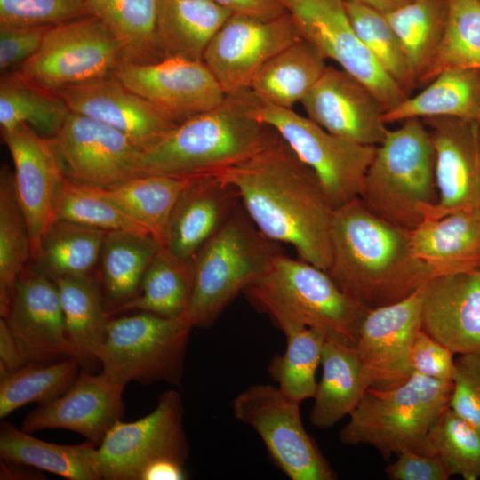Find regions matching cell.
Returning a JSON list of instances; mask_svg holds the SVG:
<instances>
[{
	"label": "cell",
	"mask_w": 480,
	"mask_h": 480,
	"mask_svg": "<svg viewBox=\"0 0 480 480\" xmlns=\"http://www.w3.org/2000/svg\"><path fill=\"white\" fill-rule=\"evenodd\" d=\"M213 175L236 188L266 237L291 244L300 260L327 270L334 209L315 173L279 135L257 154Z\"/></svg>",
	"instance_id": "obj_1"
},
{
	"label": "cell",
	"mask_w": 480,
	"mask_h": 480,
	"mask_svg": "<svg viewBox=\"0 0 480 480\" xmlns=\"http://www.w3.org/2000/svg\"><path fill=\"white\" fill-rule=\"evenodd\" d=\"M326 272L368 310L410 297L435 276L414 256L409 231L377 217L359 197L333 211Z\"/></svg>",
	"instance_id": "obj_2"
},
{
	"label": "cell",
	"mask_w": 480,
	"mask_h": 480,
	"mask_svg": "<svg viewBox=\"0 0 480 480\" xmlns=\"http://www.w3.org/2000/svg\"><path fill=\"white\" fill-rule=\"evenodd\" d=\"M252 92L226 95L217 107L167 131L141 151L142 175H212L257 154L278 137L250 112Z\"/></svg>",
	"instance_id": "obj_3"
},
{
	"label": "cell",
	"mask_w": 480,
	"mask_h": 480,
	"mask_svg": "<svg viewBox=\"0 0 480 480\" xmlns=\"http://www.w3.org/2000/svg\"><path fill=\"white\" fill-rule=\"evenodd\" d=\"M284 335L304 327L355 347L368 309L344 293L325 270L281 252L243 292Z\"/></svg>",
	"instance_id": "obj_4"
},
{
	"label": "cell",
	"mask_w": 480,
	"mask_h": 480,
	"mask_svg": "<svg viewBox=\"0 0 480 480\" xmlns=\"http://www.w3.org/2000/svg\"><path fill=\"white\" fill-rule=\"evenodd\" d=\"M359 199L377 217L407 231L428 219L438 191L435 148L421 119H406L388 131L376 146Z\"/></svg>",
	"instance_id": "obj_5"
},
{
	"label": "cell",
	"mask_w": 480,
	"mask_h": 480,
	"mask_svg": "<svg viewBox=\"0 0 480 480\" xmlns=\"http://www.w3.org/2000/svg\"><path fill=\"white\" fill-rule=\"evenodd\" d=\"M452 388V381L415 372L393 388H367L340 431V440L345 444L372 446L386 459L406 450L435 453L428 433L449 407Z\"/></svg>",
	"instance_id": "obj_6"
},
{
	"label": "cell",
	"mask_w": 480,
	"mask_h": 480,
	"mask_svg": "<svg viewBox=\"0 0 480 480\" xmlns=\"http://www.w3.org/2000/svg\"><path fill=\"white\" fill-rule=\"evenodd\" d=\"M253 224L242 204L193 260L194 287L181 316L192 328L211 327L254 283L279 252Z\"/></svg>",
	"instance_id": "obj_7"
},
{
	"label": "cell",
	"mask_w": 480,
	"mask_h": 480,
	"mask_svg": "<svg viewBox=\"0 0 480 480\" xmlns=\"http://www.w3.org/2000/svg\"><path fill=\"white\" fill-rule=\"evenodd\" d=\"M192 327L180 316L147 311L109 318L98 353L102 372L125 382L180 387Z\"/></svg>",
	"instance_id": "obj_8"
},
{
	"label": "cell",
	"mask_w": 480,
	"mask_h": 480,
	"mask_svg": "<svg viewBox=\"0 0 480 480\" xmlns=\"http://www.w3.org/2000/svg\"><path fill=\"white\" fill-rule=\"evenodd\" d=\"M250 112L272 127L312 170L333 209L359 197L376 146L334 135L292 108L260 101L252 92Z\"/></svg>",
	"instance_id": "obj_9"
},
{
	"label": "cell",
	"mask_w": 480,
	"mask_h": 480,
	"mask_svg": "<svg viewBox=\"0 0 480 480\" xmlns=\"http://www.w3.org/2000/svg\"><path fill=\"white\" fill-rule=\"evenodd\" d=\"M121 63L116 37L100 19L85 15L52 26L20 71L56 92L112 76Z\"/></svg>",
	"instance_id": "obj_10"
},
{
	"label": "cell",
	"mask_w": 480,
	"mask_h": 480,
	"mask_svg": "<svg viewBox=\"0 0 480 480\" xmlns=\"http://www.w3.org/2000/svg\"><path fill=\"white\" fill-rule=\"evenodd\" d=\"M183 415L181 396L171 389L160 395L148 415L132 422L117 420L97 446L101 479L141 480L146 468L161 460L185 465L189 444Z\"/></svg>",
	"instance_id": "obj_11"
},
{
	"label": "cell",
	"mask_w": 480,
	"mask_h": 480,
	"mask_svg": "<svg viewBox=\"0 0 480 480\" xmlns=\"http://www.w3.org/2000/svg\"><path fill=\"white\" fill-rule=\"evenodd\" d=\"M235 418L262 439L275 464L292 480H334L336 473L306 431L300 404L273 385L254 384L232 401Z\"/></svg>",
	"instance_id": "obj_12"
},
{
	"label": "cell",
	"mask_w": 480,
	"mask_h": 480,
	"mask_svg": "<svg viewBox=\"0 0 480 480\" xmlns=\"http://www.w3.org/2000/svg\"><path fill=\"white\" fill-rule=\"evenodd\" d=\"M300 36L365 84L385 112L409 95L384 71L353 29L343 0H281Z\"/></svg>",
	"instance_id": "obj_13"
},
{
	"label": "cell",
	"mask_w": 480,
	"mask_h": 480,
	"mask_svg": "<svg viewBox=\"0 0 480 480\" xmlns=\"http://www.w3.org/2000/svg\"><path fill=\"white\" fill-rule=\"evenodd\" d=\"M300 38L288 12L270 20L232 14L209 43L203 61L226 95L239 94L250 90L274 56Z\"/></svg>",
	"instance_id": "obj_14"
},
{
	"label": "cell",
	"mask_w": 480,
	"mask_h": 480,
	"mask_svg": "<svg viewBox=\"0 0 480 480\" xmlns=\"http://www.w3.org/2000/svg\"><path fill=\"white\" fill-rule=\"evenodd\" d=\"M51 147L65 176L108 188L141 176V150L116 129L75 112L69 113Z\"/></svg>",
	"instance_id": "obj_15"
},
{
	"label": "cell",
	"mask_w": 480,
	"mask_h": 480,
	"mask_svg": "<svg viewBox=\"0 0 480 480\" xmlns=\"http://www.w3.org/2000/svg\"><path fill=\"white\" fill-rule=\"evenodd\" d=\"M113 76L178 124L226 98L204 61L166 58L144 64L122 63Z\"/></svg>",
	"instance_id": "obj_16"
},
{
	"label": "cell",
	"mask_w": 480,
	"mask_h": 480,
	"mask_svg": "<svg viewBox=\"0 0 480 480\" xmlns=\"http://www.w3.org/2000/svg\"><path fill=\"white\" fill-rule=\"evenodd\" d=\"M422 288L401 301L369 310L364 316L355 348L365 389L393 388L412 376L410 354L421 330Z\"/></svg>",
	"instance_id": "obj_17"
},
{
	"label": "cell",
	"mask_w": 480,
	"mask_h": 480,
	"mask_svg": "<svg viewBox=\"0 0 480 480\" xmlns=\"http://www.w3.org/2000/svg\"><path fill=\"white\" fill-rule=\"evenodd\" d=\"M4 318L28 362L77 357L66 329L58 287L34 268H24Z\"/></svg>",
	"instance_id": "obj_18"
},
{
	"label": "cell",
	"mask_w": 480,
	"mask_h": 480,
	"mask_svg": "<svg viewBox=\"0 0 480 480\" xmlns=\"http://www.w3.org/2000/svg\"><path fill=\"white\" fill-rule=\"evenodd\" d=\"M300 103L314 123L362 145H380L388 131L378 98L343 69L327 66Z\"/></svg>",
	"instance_id": "obj_19"
},
{
	"label": "cell",
	"mask_w": 480,
	"mask_h": 480,
	"mask_svg": "<svg viewBox=\"0 0 480 480\" xmlns=\"http://www.w3.org/2000/svg\"><path fill=\"white\" fill-rule=\"evenodd\" d=\"M125 386L104 372L92 375L83 370L63 395L31 411L20 428L28 433L49 428L71 430L98 446L124 413Z\"/></svg>",
	"instance_id": "obj_20"
},
{
	"label": "cell",
	"mask_w": 480,
	"mask_h": 480,
	"mask_svg": "<svg viewBox=\"0 0 480 480\" xmlns=\"http://www.w3.org/2000/svg\"><path fill=\"white\" fill-rule=\"evenodd\" d=\"M421 120L429 128L436 154L438 203L428 219L460 210L480 212V126L457 117Z\"/></svg>",
	"instance_id": "obj_21"
},
{
	"label": "cell",
	"mask_w": 480,
	"mask_h": 480,
	"mask_svg": "<svg viewBox=\"0 0 480 480\" xmlns=\"http://www.w3.org/2000/svg\"><path fill=\"white\" fill-rule=\"evenodd\" d=\"M3 137L13 161L16 195L30 235L31 258L35 259L43 236L54 221L66 176L49 140L28 125L20 124Z\"/></svg>",
	"instance_id": "obj_22"
},
{
	"label": "cell",
	"mask_w": 480,
	"mask_h": 480,
	"mask_svg": "<svg viewBox=\"0 0 480 480\" xmlns=\"http://www.w3.org/2000/svg\"><path fill=\"white\" fill-rule=\"evenodd\" d=\"M55 93L66 102L71 112L116 129L141 151L178 124L113 76Z\"/></svg>",
	"instance_id": "obj_23"
},
{
	"label": "cell",
	"mask_w": 480,
	"mask_h": 480,
	"mask_svg": "<svg viewBox=\"0 0 480 480\" xmlns=\"http://www.w3.org/2000/svg\"><path fill=\"white\" fill-rule=\"evenodd\" d=\"M421 329L454 355L480 353V270L431 278L422 288Z\"/></svg>",
	"instance_id": "obj_24"
},
{
	"label": "cell",
	"mask_w": 480,
	"mask_h": 480,
	"mask_svg": "<svg viewBox=\"0 0 480 480\" xmlns=\"http://www.w3.org/2000/svg\"><path fill=\"white\" fill-rule=\"evenodd\" d=\"M240 204L236 188L218 176L195 178L172 209L163 248L180 260L193 262Z\"/></svg>",
	"instance_id": "obj_25"
},
{
	"label": "cell",
	"mask_w": 480,
	"mask_h": 480,
	"mask_svg": "<svg viewBox=\"0 0 480 480\" xmlns=\"http://www.w3.org/2000/svg\"><path fill=\"white\" fill-rule=\"evenodd\" d=\"M411 249L435 276L480 270V212L460 210L409 231Z\"/></svg>",
	"instance_id": "obj_26"
},
{
	"label": "cell",
	"mask_w": 480,
	"mask_h": 480,
	"mask_svg": "<svg viewBox=\"0 0 480 480\" xmlns=\"http://www.w3.org/2000/svg\"><path fill=\"white\" fill-rule=\"evenodd\" d=\"M230 15L213 0H157L156 46L159 59L203 61L209 43Z\"/></svg>",
	"instance_id": "obj_27"
},
{
	"label": "cell",
	"mask_w": 480,
	"mask_h": 480,
	"mask_svg": "<svg viewBox=\"0 0 480 480\" xmlns=\"http://www.w3.org/2000/svg\"><path fill=\"white\" fill-rule=\"evenodd\" d=\"M321 365L322 377L317 384L309 420L316 428L326 429L349 416L365 388L355 347L326 340Z\"/></svg>",
	"instance_id": "obj_28"
},
{
	"label": "cell",
	"mask_w": 480,
	"mask_h": 480,
	"mask_svg": "<svg viewBox=\"0 0 480 480\" xmlns=\"http://www.w3.org/2000/svg\"><path fill=\"white\" fill-rule=\"evenodd\" d=\"M325 59L302 37L274 56L255 76L250 90L261 102L292 108L318 81Z\"/></svg>",
	"instance_id": "obj_29"
},
{
	"label": "cell",
	"mask_w": 480,
	"mask_h": 480,
	"mask_svg": "<svg viewBox=\"0 0 480 480\" xmlns=\"http://www.w3.org/2000/svg\"><path fill=\"white\" fill-rule=\"evenodd\" d=\"M97 445L86 440L76 445L49 443L12 423L0 428L1 460L22 463L68 480H100L96 464Z\"/></svg>",
	"instance_id": "obj_30"
},
{
	"label": "cell",
	"mask_w": 480,
	"mask_h": 480,
	"mask_svg": "<svg viewBox=\"0 0 480 480\" xmlns=\"http://www.w3.org/2000/svg\"><path fill=\"white\" fill-rule=\"evenodd\" d=\"M480 102V71L446 69L420 93L384 113L386 124L409 118L457 117L475 120Z\"/></svg>",
	"instance_id": "obj_31"
},
{
	"label": "cell",
	"mask_w": 480,
	"mask_h": 480,
	"mask_svg": "<svg viewBox=\"0 0 480 480\" xmlns=\"http://www.w3.org/2000/svg\"><path fill=\"white\" fill-rule=\"evenodd\" d=\"M52 280L58 287L67 332L80 364L98 361L110 318L99 283L91 275Z\"/></svg>",
	"instance_id": "obj_32"
},
{
	"label": "cell",
	"mask_w": 480,
	"mask_h": 480,
	"mask_svg": "<svg viewBox=\"0 0 480 480\" xmlns=\"http://www.w3.org/2000/svg\"><path fill=\"white\" fill-rule=\"evenodd\" d=\"M195 178L141 175L100 188L164 247L172 209L182 190Z\"/></svg>",
	"instance_id": "obj_33"
},
{
	"label": "cell",
	"mask_w": 480,
	"mask_h": 480,
	"mask_svg": "<svg viewBox=\"0 0 480 480\" xmlns=\"http://www.w3.org/2000/svg\"><path fill=\"white\" fill-rule=\"evenodd\" d=\"M160 248L150 235L107 232L100 257L108 315L138 293L143 275Z\"/></svg>",
	"instance_id": "obj_34"
},
{
	"label": "cell",
	"mask_w": 480,
	"mask_h": 480,
	"mask_svg": "<svg viewBox=\"0 0 480 480\" xmlns=\"http://www.w3.org/2000/svg\"><path fill=\"white\" fill-rule=\"evenodd\" d=\"M69 113L66 102L57 93L32 83L20 71L1 79L2 133L27 124L40 136L51 139L60 130Z\"/></svg>",
	"instance_id": "obj_35"
},
{
	"label": "cell",
	"mask_w": 480,
	"mask_h": 480,
	"mask_svg": "<svg viewBox=\"0 0 480 480\" xmlns=\"http://www.w3.org/2000/svg\"><path fill=\"white\" fill-rule=\"evenodd\" d=\"M86 5L88 14L100 19L116 37L122 63L160 60L156 46L157 0H86Z\"/></svg>",
	"instance_id": "obj_36"
},
{
	"label": "cell",
	"mask_w": 480,
	"mask_h": 480,
	"mask_svg": "<svg viewBox=\"0 0 480 480\" xmlns=\"http://www.w3.org/2000/svg\"><path fill=\"white\" fill-rule=\"evenodd\" d=\"M193 287V262L180 260L161 247L147 268L138 293L108 316L139 310L180 316L190 301Z\"/></svg>",
	"instance_id": "obj_37"
},
{
	"label": "cell",
	"mask_w": 480,
	"mask_h": 480,
	"mask_svg": "<svg viewBox=\"0 0 480 480\" xmlns=\"http://www.w3.org/2000/svg\"><path fill=\"white\" fill-rule=\"evenodd\" d=\"M107 232L55 220L41 239L35 268L51 279L88 276L101 254Z\"/></svg>",
	"instance_id": "obj_38"
},
{
	"label": "cell",
	"mask_w": 480,
	"mask_h": 480,
	"mask_svg": "<svg viewBox=\"0 0 480 480\" xmlns=\"http://www.w3.org/2000/svg\"><path fill=\"white\" fill-rule=\"evenodd\" d=\"M447 12L448 0H410L385 14L398 37L417 84L441 44Z\"/></svg>",
	"instance_id": "obj_39"
},
{
	"label": "cell",
	"mask_w": 480,
	"mask_h": 480,
	"mask_svg": "<svg viewBox=\"0 0 480 480\" xmlns=\"http://www.w3.org/2000/svg\"><path fill=\"white\" fill-rule=\"evenodd\" d=\"M31 256L28 228L20 206L14 174L4 165L0 174V315L8 314L16 284Z\"/></svg>",
	"instance_id": "obj_40"
},
{
	"label": "cell",
	"mask_w": 480,
	"mask_h": 480,
	"mask_svg": "<svg viewBox=\"0 0 480 480\" xmlns=\"http://www.w3.org/2000/svg\"><path fill=\"white\" fill-rule=\"evenodd\" d=\"M80 362L68 357L57 363L29 362L0 380V418L29 403L47 404L63 395L75 382Z\"/></svg>",
	"instance_id": "obj_41"
},
{
	"label": "cell",
	"mask_w": 480,
	"mask_h": 480,
	"mask_svg": "<svg viewBox=\"0 0 480 480\" xmlns=\"http://www.w3.org/2000/svg\"><path fill=\"white\" fill-rule=\"evenodd\" d=\"M446 69L480 71V0H448L444 36L419 84Z\"/></svg>",
	"instance_id": "obj_42"
},
{
	"label": "cell",
	"mask_w": 480,
	"mask_h": 480,
	"mask_svg": "<svg viewBox=\"0 0 480 480\" xmlns=\"http://www.w3.org/2000/svg\"><path fill=\"white\" fill-rule=\"evenodd\" d=\"M343 3L357 36L384 71L410 96L417 82L385 14L357 0H343Z\"/></svg>",
	"instance_id": "obj_43"
},
{
	"label": "cell",
	"mask_w": 480,
	"mask_h": 480,
	"mask_svg": "<svg viewBox=\"0 0 480 480\" xmlns=\"http://www.w3.org/2000/svg\"><path fill=\"white\" fill-rule=\"evenodd\" d=\"M285 337V351L283 356L273 359L269 372L282 393L300 404L316 395L318 384L316 372L321 364L326 340L308 327L292 331Z\"/></svg>",
	"instance_id": "obj_44"
},
{
	"label": "cell",
	"mask_w": 480,
	"mask_h": 480,
	"mask_svg": "<svg viewBox=\"0 0 480 480\" xmlns=\"http://www.w3.org/2000/svg\"><path fill=\"white\" fill-rule=\"evenodd\" d=\"M55 220H67L105 231H148L119 207L99 187L66 177L60 191Z\"/></svg>",
	"instance_id": "obj_45"
},
{
	"label": "cell",
	"mask_w": 480,
	"mask_h": 480,
	"mask_svg": "<svg viewBox=\"0 0 480 480\" xmlns=\"http://www.w3.org/2000/svg\"><path fill=\"white\" fill-rule=\"evenodd\" d=\"M428 437L435 453L452 476L465 480L480 479V430L449 407L432 425Z\"/></svg>",
	"instance_id": "obj_46"
},
{
	"label": "cell",
	"mask_w": 480,
	"mask_h": 480,
	"mask_svg": "<svg viewBox=\"0 0 480 480\" xmlns=\"http://www.w3.org/2000/svg\"><path fill=\"white\" fill-rule=\"evenodd\" d=\"M85 15L86 0H0V25L53 26Z\"/></svg>",
	"instance_id": "obj_47"
},
{
	"label": "cell",
	"mask_w": 480,
	"mask_h": 480,
	"mask_svg": "<svg viewBox=\"0 0 480 480\" xmlns=\"http://www.w3.org/2000/svg\"><path fill=\"white\" fill-rule=\"evenodd\" d=\"M454 365L449 408L480 430V353L459 355Z\"/></svg>",
	"instance_id": "obj_48"
},
{
	"label": "cell",
	"mask_w": 480,
	"mask_h": 480,
	"mask_svg": "<svg viewBox=\"0 0 480 480\" xmlns=\"http://www.w3.org/2000/svg\"><path fill=\"white\" fill-rule=\"evenodd\" d=\"M454 354L422 329L417 333L410 354L412 372L441 380L452 381Z\"/></svg>",
	"instance_id": "obj_49"
},
{
	"label": "cell",
	"mask_w": 480,
	"mask_h": 480,
	"mask_svg": "<svg viewBox=\"0 0 480 480\" xmlns=\"http://www.w3.org/2000/svg\"><path fill=\"white\" fill-rule=\"evenodd\" d=\"M52 26L16 27L0 25V69L24 63L40 47Z\"/></svg>",
	"instance_id": "obj_50"
},
{
	"label": "cell",
	"mask_w": 480,
	"mask_h": 480,
	"mask_svg": "<svg viewBox=\"0 0 480 480\" xmlns=\"http://www.w3.org/2000/svg\"><path fill=\"white\" fill-rule=\"evenodd\" d=\"M391 480H448L452 475L436 453L424 454L403 451L397 459L386 468Z\"/></svg>",
	"instance_id": "obj_51"
},
{
	"label": "cell",
	"mask_w": 480,
	"mask_h": 480,
	"mask_svg": "<svg viewBox=\"0 0 480 480\" xmlns=\"http://www.w3.org/2000/svg\"><path fill=\"white\" fill-rule=\"evenodd\" d=\"M232 14L270 20L281 17L287 11L281 0H213Z\"/></svg>",
	"instance_id": "obj_52"
},
{
	"label": "cell",
	"mask_w": 480,
	"mask_h": 480,
	"mask_svg": "<svg viewBox=\"0 0 480 480\" xmlns=\"http://www.w3.org/2000/svg\"><path fill=\"white\" fill-rule=\"evenodd\" d=\"M4 318L0 319V380L28 364Z\"/></svg>",
	"instance_id": "obj_53"
},
{
	"label": "cell",
	"mask_w": 480,
	"mask_h": 480,
	"mask_svg": "<svg viewBox=\"0 0 480 480\" xmlns=\"http://www.w3.org/2000/svg\"><path fill=\"white\" fill-rule=\"evenodd\" d=\"M186 476L184 465L172 460H161L148 467L141 480H183Z\"/></svg>",
	"instance_id": "obj_54"
},
{
	"label": "cell",
	"mask_w": 480,
	"mask_h": 480,
	"mask_svg": "<svg viewBox=\"0 0 480 480\" xmlns=\"http://www.w3.org/2000/svg\"><path fill=\"white\" fill-rule=\"evenodd\" d=\"M42 470L34 467L1 460V480H38L44 479Z\"/></svg>",
	"instance_id": "obj_55"
},
{
	"label": "cell",
	"mask_w": 480,
	"mask_h": 480,
	"mask_svg": "<svg viewBox=\"0 0 480 480\" xmlns=\"http://www.w3.org/2000/svg\"><path fill=\"white\" fill-rule=\"evenodd\" d=\"M362 4L373 8L383 14L391 12L410 0H357Z\"/></svg>",
	"instance_id": "obj_56"
},
{
	"label": "cell",
	"mask_w": 480,
	"mask_h": 480,
	"mask_svg": "<svg viewBox=\"0 0 480 480\" xmlns=\"http://www.w3.org/2000/svg\"><path fill=\"white\" fill-rule=\"evenodd\" d=\"M475 121L480 126V102H479V106H478V109H477V113H476V116Z\"/></svg>",
	"instance_id": "obj_57"
}]
</instances>
